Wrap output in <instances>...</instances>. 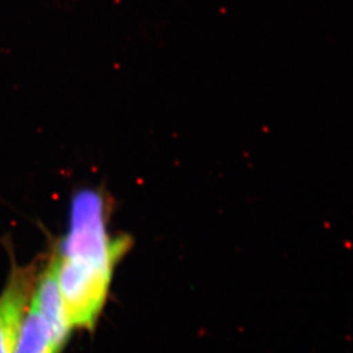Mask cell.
Wrapping results in <instances>:
<instances>
[{"label": "cell", "instance_id": "cell-1", "mask_svg": "<svg viewBox=\"0 0 353 353\" xmlns=\"http://www.w3.org/2000/svg\"><path fill=\"white\" fill-rule=\"evenodd\" d=\"M130 243L108 234L107 205L100 192L81 190L71 201L70 225L52 259L71 328L93 330L103 310L118 261Z\"/></svg>", "mask_w": 353, "mask_h": 353}, {"label": "cell", "instance_id": "cell-2", "mask_svg": "<svg viewBox=\"0 0 353 353\" xmlns=\"http://www.w3.org/2000/svg\"><path fill=\"white\" fill-rule=\"evenodd\" d=\"M34 265L14 268L0 294V353H13L37 283Z\"/></svg>", "mask_w": 353, "mask_h": 353}, {"label": "cell", "instance_id": "cell-3", "mask_svg": "<svg viewBox=\"0 0 353 353\" xmlns=\"http://www.w3.org/2000/svg\"><path fill=\"white\" fill-rule=\"evenodd\" d=\"M32 301L50 330L54 349L57 353L62 352L72 328L68 321L60 290L57 286L53 259H50V263L47 264L43 272L38 274Z\"/></svg>", "mask_w": 353, "mask_h": 353}, {"label": "cell", "instance_id": "cell-4", "mask_svg": "<svg viewBox=\"0 0 353 353\" xmlns=\"http://www.w3.org/2000/svg\"><path fill=\"white\" fill-rule=\"evenodd\" d=\"M13 353H57L50 330L32 299Z\"/></svg>", "mask_w": 353, "mask_h": 353}]
</instances>
